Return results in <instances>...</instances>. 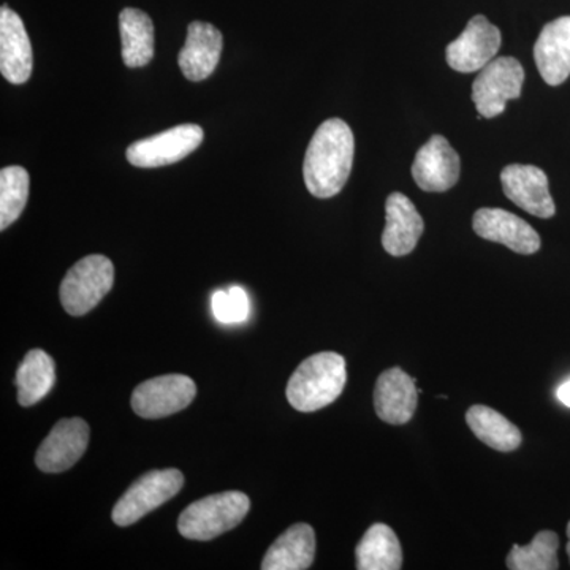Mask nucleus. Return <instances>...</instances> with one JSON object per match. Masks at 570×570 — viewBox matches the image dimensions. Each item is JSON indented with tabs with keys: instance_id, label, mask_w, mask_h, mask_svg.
Listing matches in <instances>:
<instances>
[{
	"instance_id": "13",
	"label": "nucleus",
	"mask_w": 570,
	"mask_h": 570,
	"mask_svg": "<svg viewBox=\"0 0 570 570\" xmlns=\"http://www.w3.org/2000/svg\"><path fill=\"white\" fill-rule=\"evenodd\" d=\"M472 227L480 238L499 243L517 254L531 255L540 249V236L527 220L499 208H482L474 214Z\"/></svg>"
},
{
	"instance_id": "27",
	"label": "nucleus",
	"mask_w": 570,
	"mask_h": 570,
	"mask_svg": "<svg viewBox=\"0 0 570 570\" xmlns=\"http://www.w3.org/2000/svg\"><path fill=\"white\" fill-rule=\"evenodd\" d=\"M212 307L214 317H216L220 324H234V322H232L230 299H228L227 291L214 292Z\"/></svg>"
},
{
	"instance_id": "6",
	"label": "nucleus",
	"mask_w": 570,
	"mask_h": 570,
	"mask_svg": "<svg viewBox=\"0 0 570 570\" xmlns=\"http://www.w3.org/2000/svg\"><path fill=\"white\" fill-rule=\"evenodd\" d=\"M523 82L524 70L519 59L501 56L483 67L472 85V100L480 119L502 115L509 100L519 99L521 96Z\"/></svg>"
},
{
	"instance_id": "8",
	"label": "nucleus",
	"mask_w": 570,
	"mask_h": 570,
	"mask_svg": "<svg viewBox=\"0 0 570 570\" xmlns=\"http://www.w3.org/2000/svg\"><path fill=\"white\" fill-rule=\"evenodd\" d=\"M197 395V385L184 374L149 379L134 390L132 409L142 419H164L183 411Z\"/></svg>"
},
{
	"instance_id": "29",
	"label": "nucleus",
	"mask_w": 570,
	"mask_h": 570,
	"mask_svg": "<svg viewBox=\"0 0 570 570\" xmlns=\"http://www.w3.org/2000/svg\"><path fill=\"white\" fill-rule=\"evenodd\" d=\"M568 538H569V542H568V554H569V560H570V521H569V524H568Z\"/></svg>"
},
{
	"instance_id": "15",
	"label": "nucleus",
	"mask_w": 570,
	"mask_h": 570,
	"mask_svg": "<svg viewBox=\"0 0 570 570\" xmlns=\"http://www.w3.org/2000/svg\"><path fill=\"white\" fill-rule=\"evenodd\" d=\"M415 379L401 367H392L379 376L374 389V409L377 417L390 425H404L417 409Z\"/></svg>"
},
{
	"instance_id": "22",
	"label": "nucleus",
	"mask_w": 570,
	"mask_h": 570,
	"mask_svg": "<svg viewBox=\"0 0 570 570\" xmlns=\"http://www.w3.org/2000/svg\"><path fill=\"white\" fill-rule=\"evenodd\" d=\"M56 384L55 360L40 348H32L17 371L18 403L29 407L43 400Z\"/></svg>"
},
{
	"instance_id": "23",
	"label": "nucleus",
	"mask_w": 570,
	"mask_h": 570,
	"mask_svg": "<svg viewBox=\"0 0 570 570\" xmlns=\"http://www.w3.org/2000/svg\"><path fill=\"white\" fill-rule=\"evenodd\" d=\"M466 422L479 441L498 452H513L521 445L519 428L494 409L489 406L469 407Z\"/></svg>"
},
{
	"instance_id": "21",
	"label": "nucleus",
	"mask_w": 570,
	"mask_h": 570,
	"mask_svg": "<svg viewBox=\"0 0 570 570\" xmlns=\"http://www.w3.org/2000/svg\"><path fill=\"white\" fill-rule=\"evenodd\" d=\"M122 61L130 69L148 66L154 58V24L145 11L124 9L119 13Z\"/></svg>"
},
{
	"instance_id": "26",
	"label": "nucleus",
	"mask_w": 570,
	"mask_h": 570,
	"mask_svg": "<svg viewBox=\"0 0 570 570\" xmlns=\"http://www.w3.org/2000/svg\"><path fill=\"white\" fill-rule=\"evenodd\" d=\"M228 299H230L232 322L234 324H243L249 318L250 303L245 288L235 287L228 288Z\"/></svg>"
},
{
	"instance_id": "14",
	"label": "nucleus",
	"mask_w": 570,
	"mask_h": 570,
	"mask_svg": "<svg viewBox=\"0 0 570 570\" xmlns=\"http://www.w3.org/2000/svg\"><path fill=\"white\" fill-rule=\"evenodd\" d=\"M33 56L31 39L20 14L2 6L0 9V71L11 85H24L31 78Z\"/></svg>"
},
{
	"instance_id": "3",
	"label": "nucleus",
	"mask_w": 570,
	"mask_h": 570,
	"mask_svg": "<svg viewBox=\"0 0 570 570\" xmlns=\"http://www.w3.org/2000/svg\"><path fill=\"white\" fill-rule=\"evenodd\" d=\"M250 509L247 494L224 491L193 502L178 521L179 534L189 540H213L234 530L246 519Z\"/></svg>"
},
{
	"instance_id": "25",
	"label": "nucleus",
	"mask_w": 570,
	"mask_h": 570,
	"mask_svg": "<svg viewBox=\"0 0 570 570\" xmlns=\"http://www.w3.org/2000/svg\"><path fill=\"white\" fill-rule=\"evenodd\" d=\"M31 178L22 167H7L0 171V230H7L20 219L29 198Z\"/></svg>"
},
{
	"instance_id": "7",
	"label": "nucleus",
	"mask_w": 570,
	"mask_h": 570,
	"mask_svg": "<svg viewBox=\"0 0 570 570\" xmlns=\"http://www.w3.org/2000/svg\"><path fill=\"white\" fill-rule=\"evenodd\" d=\"M204 129L197 124H181L163 134L138 140L127 148V160L138 168H159L179 163L204 141Z\"/></svg>"
},
{
	"instance_id": "18",
	"label": "nucleus",
	"mask_w": 570,
	"mask_h": 570,
	"mask_svg": "<svg viewBox=\"0 0 570 570\" xmlns=\"http://www.w3.org/2000/svg\"><path fill=\"white\" fill-rule=\"evenodd\" d=\"M535 66L547 85L560 86L570 77V17L549 22L534 45Z\"/></svg>"
},
{
	"instance_id": "12",
	"label": "nucleus",
	"mask_w": 570,
	"mask_h": 570,
	"mask_svg": "<svg viewBox=\"0 0 570 570\" xmlns=\"http://www.w3.org/2000/svg\"><path fill=\"white\" fill-rule=\"evenodd\" d=\"M460 171L459 153L442 135H433L419 149L412 164L414 181L425 193H445L452 189L459 183Z\"/></svg>"
},
{
	"instance_id": "24",
	"label": "nucleus",
	"mask_w": 570,
	"mask_h": 570,
	"mask_svg": "<svg viewBox=\"0 0 570 570\" xmlns=\"http://www.w3.org/2000/svg\"><path fill=\"white\" fill-rule=\"evenodd\" d=\"M560 538L553 531H540L530 546H513L508 557L510 570H557Z\"/></svg>"
},
{
	"instance_id": "1",
	"label": "nucleus",
	"mask_w": 570,
	"mask_h": 570,
	"mask_svg": "<svg viewBox=\"0 0 570 570\" xmlns=\"http://www.w3.org/2000/svg\"><path fill=\"white\" fill-rule=\"evenodd\" d=\"M355 140L343 119L332 118L311 138L303 176L307 190L317 198H332L343 190L354 164Z\"/></svg>"
},
{
	"instance_id": "4",
	"label": "nucleus",
	"mask_w": 570,
	"mask_h": 570,
	"mask_svg": "<svg viewBox=\"0 0 570 570\" xmlns=\"http://www.w3.org/2000/svg\"><path fill=\"white\" fill-rule=\"evenodd\" d=\"M115 283V266L105 255H88L77 262L61 284V303L70 316L80 317L99 305Z\"/></svg>"
},
{
	"instance_id": "10",
	"label": "nucleus",
	"mask_w": 570,
	"mask_h": 570,
	"mask_svg": "<svg viewBox=\"0 0 570 570\" xmlns=\"http://www.w3.org/2000/svg\"><path fill=\"white\" fill-rule=\"evenodd\" d=\"M89 433V425L82 419H63L56 423L37 450V468L58 474L75 466L88 449Z\"/></svg>"
},
{
	"instance_id": "28",
	"label": "nucleus",
	"mask_w": 570,
	"mask_h": 570,
	"mask_svg": "<svg viewBox=\"0 0 570 570\" xmlns=\"http://www.w3.org/2000/svg\"><path fill=\"white\" fill-rule=\"evenodd\" d=\"M557 396L562 404L570 407V379L568 382H564L560 389H558Z\"/></svg>"
},
{
	"instance_id": "20",
	"label": "nucleus",
	"mask_w": 570,
	"mask_h": 570,
	"mask_svg": "<svg viewBox=\"0 0 570 570\" xmlns=\"http://www.w3.org/2000/svg\"><path fill=\"white\" fill-rule=\"evenodd\" d=\"M358 570H400L403 568V550L395 531L384 523L370 528L355 550Z\"/></svg>"
},
{
	"instance_id": "11",
	"label": "nucleus",
	"mask_w": 570,
	"mask_h": 570,
	"mask_svg": "<svg viewBox=\"0 0 570 570\" xmlns=\"http://www.w3.org/2000/svg\"><path fill=\"white\" fill-rule=\"evenodd\" d=\"M501 184L505 197L532 216L550 219L557 213L549 189V178L546 171L534 165H508L501 171Z\"/></svg>"
},
{
	"instance_id": "2",
	"label": "nucleus",
	"mask_w": 570,
	"mask_h": 570,
	"mask_svg": "<svg viewBox=\"0 0 570 570\" xmlns=\"http://www.w3.org/2000/svg\"><path fill=\"white\" fill-rule=\"evenodd\" d=\"M346 382L344 356L336 352H321L296 367L285 395L296 411L316 412L335 403L346 387Z\"/></svg>"
},
{
	"instance_id": "9",
	"label": "nucleus",
	"mask_w": 570,
	"mask_h": 570,
	"mask_svg": "<svg viewBox=\"0 0 570 570\" xmlns=\"http://www.w3.org/2000/svg\"><path fill=\"white\" fill-rule=\"evenodd\" d=\"M502 37L497 26L483 14L472 18L459 39L449 45L445 56L453 70L472 73L489 66L501 48Z\"/></svg>"
},
{
	"instance_id": "19",
	"label": "nucleus",
	"mask_w": 570,
	"mask_h": 570,
	"mask_svg": "<svg viewBox=\"0 0 570 570\" xmlns=\"http://www.w3.org/2000/svg\"><path fill=\"white\" fill-rule=\"evenodd\" d=\"M316 557V532L306 523H296L266 551L264 570H305Z\"/></svg>"
},
{
	"instance_id": "16",
	"label": "nucleus",
	"mask_w": 570,
	"mask_h": 570,
	"mask_svg": "<svg viewBox=\"0 0 570 570\" xmlns=\"http://www.w3.org/2000/svg\"><path fill=\"white\" fill-rule=\"evenodd\" d=\"M224 39L209 22L194 21L187 28L186 45L179 52V69L189 81L212 77L223 55Z\"/></svg>"
},
{
	"instance_id": "5",
	"label": "nucleus",
	"mask_w": 570,
	"mask_h": 570,
	"mask_svg": "<svg viewBox=\"0 0 570 570\" xmlns=\"http://www.w3.org/2000/svg\"><path fill=\"white\" fill-rule=\"evenodd\" d=\"M183 485L184 475L178 469H157L148 472L134 482L116 502L111 519L118 527H130L175 498Z\"/></svg>"
},
{
	"instance_id": "17",
	"label": "nucleus",
	"mask_w": 570,
	"mask_h": 570,
	"mask_svg": "<svg viewBox=\"0 0 570 570\" xmlns=\"http://www.w3.org/2000/svg\"><path fill=\"white\" fill-rule=\"evenodd\" d=\"M385 230L382 246L393 257H404L417 247L420 236L425 230L422 216L415 205L404 194L389 195L385 204Z\"/></svg>"
}]
</instances>
